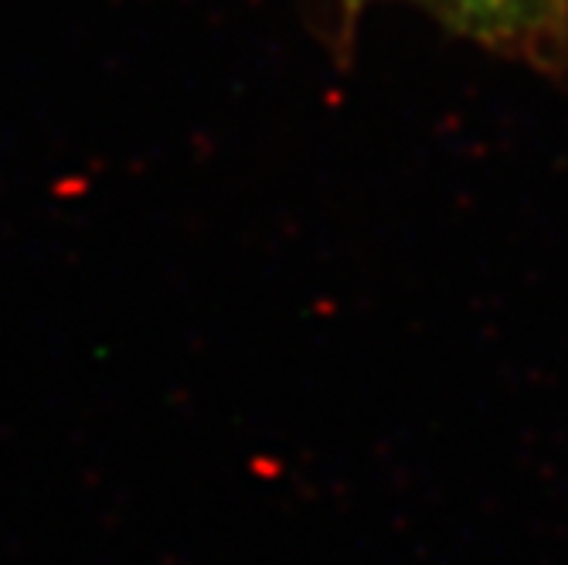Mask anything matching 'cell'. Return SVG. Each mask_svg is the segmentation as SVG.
<instances>
[{"label":"cell","mask_w":568,"mask_h":565,"mask_svg":"<svg viewBox=\"0 0 568 565\" xmlns=\"http://www.w3.org/2000/svg\"><path fill=\"white\" fill-rule=\"evenodd\" d=\"M357 14L372 0H341ZM500 56L555 69L568 62V0H416Z\"/></svg>","instance_id":"6da1fadb"}]
</instances>
